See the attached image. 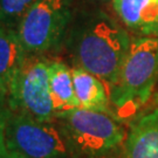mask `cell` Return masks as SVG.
<instances>
[{"label":"cell","instance_id":"cell-8","mask_svg":"<svg viewBox=\"0 0 158 158\" xmlns=\"http://www.w3.org/2000/svg\"><path fill=\"white\" fill-rule=\"evenodd\" d=\"M114 11L129 29L158 38V0H111Z\"/></svg>","mask_w":158,"mask_h":158},{"label":"cell","instance_id":"cell-11","mask_svg":"<svg viewBox=\"0 0 158 158\" xmlns=\"http://www.w3.org/2000/svg\"><path fill=\"white\" fill-rule=\"evenodd\" d=\"M49 90L55 116L80 108L74 90L73 73L66 63L49 62Z\"/></svg>","mask_w":158,"mask_h":158},{"label":"cell","instance_id":"cell-4","mask_svg":"<svg viewBox=\"0 0 158 158\" xmlns=\"http://www.w3.org/2000/svg\"><path fill=\"white\" fill-rule=\"evenodd\" d=\"M74 0H38L17 27L26 53L44 54L64 42L73 20Z\"/></svg>","mask_w":158,"mask_h":158},{"label":"cell","instance_id":"cell-10","mask_svg":"<svg viewBox=\"0 0 158 158\" xmlns=\"http://www.w3.org/2000/svg\"><path fill=\"white\" fill-rule=\"evenodd\" d=\"M26 54L17 29L0 25V88L7 94Z\"/></svg>","mask_w":158,"mask_h":158},{"label":"cell","instance_id":"cell-7","mask_svg":"<svg viewBox=\"0 0 158 158\" xmlns=\"http://www.w3.org/2000/svg\"><path fill=\"white\" fill-rule=\"evenodd\" d=\"M123 158H158V108L131 123Z\"/></svg>","mask_w":158,"mask_h":158},{"label":"cell","instance_id":"cell-16","mask_svg":"<svg viewBox=\"0 0 158 158\" xmlns=\"http://www.w3.org/2000/svg\"><path fill=\"white\" fill-rule=\"evenodd\" d=\"M18 158H19V157H18Z\"/></svg>","mask_w":158,"mask_h":158},{"label":"cell","instance_id":"cell-9","mask_svg":"<svg viewBox=\"0 0 158 158\" xmlns=\"http://www.w3.org/2000/svg\"><path fill=\"white\" fill-rule=\"evenodd\" d=\"M73 82L75 95L80 108L109 113V90L104 82L85 68L75 66L73 70Z\"/></svg>","mask_w":158,"mask_h":158},{"label":"cell","instance_id":"cell-6","mask_svg":"<svg viewBox=\"0 0 158 158\" xmlns=\"http://www.w3.org/2000/svg\"><path fill=\"white\" fill-rule=\"evenodd\" d=\"M8 104L13 111L41 122L55 121L49 90V62L44 54H26L8 90Z\"/></svg>","mask_w":158,"mask_h":158},{"label":"cell","instance_id":"cell-5","mask_svg":"<svg viewBox=\"0 0 158 158\" xmlns=\"http://www.w3.org/2000/svg\"><path fill=\"white\" fill-rule=\"evenodd\" d=\"M6 148L19 158H69L70 152L59 124L41 122L11 110L5 134Z\"/></svg>","mask_w":158,"mask_h":158},{"label":"cell","instance_id":"cell-3","mask_svg":"<svg viewBox=\"0 0 158 158\" xmlns=\"http://www.w3.org/2000/svg\"><path fill=\"white\" fill-rule=\"evenodd\" d=\"M73 158H103L127 138L125 130L109 113L76 108L55 116Z\"/></svg>","mask_w":158,"mask_h":158},{"label":"cell","instance_id":"cell-13","mask_svg":"<svg viewBox=\"0 0 158 158\" xmlns=\"http://www.w3.org/2000/svg\"><path fill=\"white\" fill-rule=\"evenodd\" d=\"M10 113H11V108L8 104V94L7 91L0 88V138L4 137Z\"/></svg>","mask_w":158,"mask_h":158},{"label":"cell","instance_id":"cell-2","mask_svg":"<svg viewBox=\"0 0 158 158\" xmlns=\"http://www.w3.org/2000/svg\"><path fill=\"white\" fill-rule=\"evenodd\" d=\"M158 80V38L139 36L131 41L124 62L109 96L119 117L131 116L147 103Z\"/></svg>","mask_w":158,"mask_h":158},{"label":"cell","instance_id":"cell-1","mask_svg":"<svg viewBox=\"0 0 158 158\" xmlns=\"http://www.w3.org/2000/svg\"><path fill=\"white\" fill-rule=\"evenodd\" d=\"M131 40L128 32L101 7L77 6L64 45L77 67L104 82L115 83Z\"/></svg>","mask_w":158,"mask_h":158},{"label":"cell","instance_id":"cell-15","mask_svg":"<svg viewBox=\"0 0 158 158\" xmlns=\"http://www.w3.org/2000/svg\"><path fill=\"white\" fill-rule=\"evenodd\" d=\"M0 158H18L15 155H13L12 152H10L8 149L6 148L4 137L0 138Z\"/></svg>","mask_w":158,"mask_h":158},{"label":"cell","instance_id":"cell-14","mask_svg":"<svg viewBox=\"0 0 158 158\" xmlns=\"http://www.w3.org/2000/svg\"><path fill=\"white\" fill-rule=\"evenodd\" d=\"M111 0H74V2H77L79 6H89V7H101L108 4Z\"/></svg>","mask_w":158,"mask_h":158},{"label":"cell","instance_id":"cell-12","mask_svg":"<svg viewBox=\"0 0 158 158\" xmlns=\"http://www.w3.org/2000/svg\"><path fill=\"white\" fill-rule=\"evenodd\" d=\"M38 0H0V25L17 29L25 13Z\"/></svg>","mask_w":158,"mask_h":158}]
</instances>
